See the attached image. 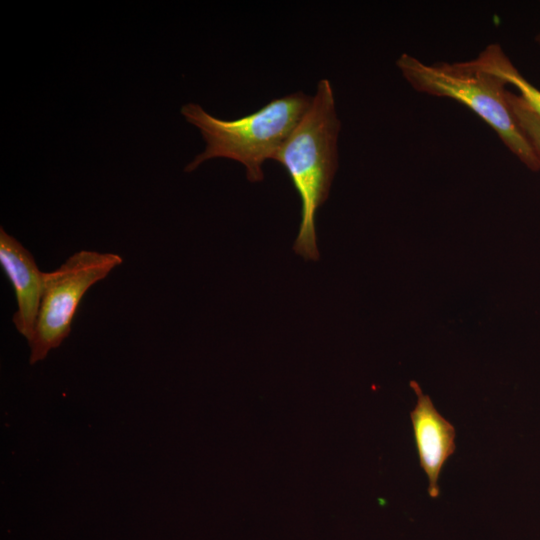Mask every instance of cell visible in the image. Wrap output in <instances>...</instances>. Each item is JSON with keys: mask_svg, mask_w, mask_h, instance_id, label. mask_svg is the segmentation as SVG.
Returning <instances> with one entry per match:
<instances>
[{"mask_svg": "<svg viewBox=\"0 0 540 540\" xmlns=\"http://www.w3.org/2000/svg\"><path fill=\"white\" fill-rule=\"evenodd\" d=\"M340 128L331 84L321 79L307 112L273 157L287 171L300 197L301 222L293 249L306 260L319 258L315 218L338 166Z\"/></svg>", "mask_w": 540, "mask_h": 540, "instance_id": "1", "label": "cell"}, {"mask_svg": "<svg viewBox=\"0 0 540 540\" xmlns=\"http://www.w3.org/2000/svg\"><path fill=\"white\" fill-rule=\"evenodd\" d=\"M312 96L295 92L272 99L257 111L234 120H223L207 113L199 104L187 103L181 113L199 128L205 150L195 156L185 171L195 170L213 158H228L241 163L250 182L264 178L263 164L273 159L311 104Z\"/></svg>", "mask_w": 540, "mask_h": 540, "instance_id": "2", "label": "cell"}, {"mask_svg": "<svg viewBox=\"0 0 540 540\" xmlns=\"http://www.w3.org/2000/svg\"><path fill=\"white\" fill-rule=\"evenodd\" d=\"M396 64L416 91L460 102L487 123L527 168L540 170V160L512 114L504 79L475 59L428 65L404 53Z\"/></svg>", "mask_w": 540, "mask_h": 540, "instance_id": "3", "label": "cell"}, {"mask_svg": "<svg viewBox=\"0 0 540 540\" xmlns=\"http://www.w3.org/2000/svg\"><path fill=\"white\" fill-rule=\"evenodd\" d=\"M122 261L114 253L81 250L57 269L46 272L35 329L28 342L31 364L45 359L62 344L71 332L72 321L86 292Z\"/></svg>", "mask_w": 540, "mask_h": 540, "instance_id": "4", "label": "cell"}, {"mask_svg": "<svg viewBox=\"0 0 540 540\" xmlns=\"http://www.w3.org/2000/svg\"><path fill=\"white\" fill-rule=\"evenodd\" d=\"M0 264L13 287L17 301L12 322L29 342L37 321L46 272L39 269L33 255L2 227Z\"/></svg>", "mask_w": 540, "mask_h": 540, "instance_id": "5", "label": "cell"}, {"mask_svg": "<svg viewBox=\"0 0 540 540\" xmlns=\"http://www.w3.org/2000/svg\"><path fill=\"white\" fill-rule=\"evenodd\" d=\"M410 386L417 396L410 418L419 462L428 478V494L431 498H437L440 495L438 481L442 467L456 450V431L416 381H411Z\"/></svg>", "mask_w": 540, "mask_h": 540, "instance_id": "6", "label": "cell"}, {"mask_svg": "<svg viewBox=\"0 0 540 540\" xmlns=\"http://www.w3.org/2000/svg\"><path fill=\"white\" fill-rule=\"evenodd\" d=\"M475 60L507 84L513 85L519 91V96L540 118V90L520 74L498 44L487 46Z\"/></svg>", "mask_w": 540, "mask_h": 540, "instance_id": "7", "label": "cell"}, {"mask_svg": "<svg viewBox=\"0 0 540 540\" xmlns=\"http://www.w3.org/2000/svg\"><path fill=\"white\" fill-rule=\"evenodd\" d=\"M512 114L540 160V118L529 108L521 96L507 91Z\"/></svg>", "mask_w": 540, "mask_h": 540, "instance_id": "8", "label": "cell"}, {"mask_svg": "<svg viewBox=\"0 0 540 540\" xmlns=\"http://www.w3.org/2000/svg\"><path fill=\"white\" fill-rule=\"evenodd\" d=\"M536 42L540 45V33L536 36Z\"/></svg>", "mask_w": 540, "mask_h": 540, "instance_id": "9", "label": "cell"}]
</instances>
